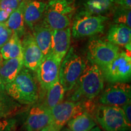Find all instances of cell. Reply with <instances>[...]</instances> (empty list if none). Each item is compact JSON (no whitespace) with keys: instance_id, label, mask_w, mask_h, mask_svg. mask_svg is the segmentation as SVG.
Masks as SVG:
<instances>
[{"instance_id":"6da1fadb","label":"cell","mask_w":131,"mask_h":131,"mask_svg":"<svg viewBox=\"0 0 131 131\" xmlns=\"http://www.w3.org/2000/svg\"><path fill=\"white\" fill-rule=\"evenodd\" d=\"M40 84L32 70L23 66L12 82L5 85V91L21 104H31L40 97Z\"/></svg>"},{"instance_id":"7a4b0ae2","label":"cell","mask_w":131,"mask_h":131,"mask_svg":"<svg viewBox=\"0 0 131 131\" xmlns=\"http://www.w3.org/2000/svg\"><path fill=\"white\" fill-rule=\"evenodd\" d=\"M86 63V68L77 83L72 100L77 101L79 98L94 99L101 93L104 88V77L98 65Z\"/></svg>"},{"instance_id":"3957f363","label":"cell","mask_w":131,"mask_h":131,"mask_svg":"<svg viewBox=\"0 0 131 131\" xmlns=\"http://www.w3.org/2000/svg\"><path fill=\"white\" fill-rule=\"evenodd\" d=\"M75 9L68 0H49L46 4L42 21L52 29L60 30L69 27Z\"/></svg>"},{"instance_id":"277c9868","label":"cell","mask_w":131,"mask_h":131,"mask_svg":"<svg viewBox=\"0 0 131 131\" xmlns=\"http://www.w3.org/2000/svg\"><path fill=\"white\" fill-rule=\"evenodd\" d=\"M86 66V61L73 47L69 49L61 61L59 72V81L65 91H70L75 88Z\"/></svg>"},{"instance_id":"5b68a950","label":"cell","mask_w":131,"mask_h":131,"mask_svg":"<svg viewBox=\"0 0 131 131\" xmlns=\"http://www.w3.org/2000/svg\"><path fill=\"white\" fill-rule=\"evenodd\" d=\"M95 119L104 131L130 130L123 111L119 106L101 104L96 109Z\"/></svg>"},{"instance_id":"8992f818","label":"cell","mask_w":131,"mask_h":131,"mask_svg":"<svg viewBox=\"0 0 131 131\" xmlns=\"http://www.w3.org/2000/svg\"><path fill=\"white\" fill-rule=\"evenodd\" d=\"M103 77L111 83L130 81L131 57L128 52L120 51L112 61L100 68Z\"/></svg>"},{"instance_id":"52a82bcc","label":"cell","mask_w":131,"mask_h":131,"mask_svg":"<svg viewBox=\"0 0 131 131\" xmlns=\"http://www.w3.org/2000/svg\"><path fill=\"white\" fill-rule=\"evenodd\" d=\"M119 52L118 46L107 40L94 38L88 43V59L100 68H102L112 61Z\"/></svg>"},{"instance_id":"ba28073f","label":"cell","mask_w":131,"mask_h":131,"mask_svg":"<svg viewBox=\"0 0 131 131\" xmlns=\"http://www.w3.org/2000/svg\"><path fill=\"white\" fill-rule=\"evenodd\" d=\"M109 18L104 15H88L75 18L71 29L74 38L93 37L103 33Z\"/></svg>"},{"instance_id":"9c48e42d","label":"cell","mask_w":131,"mask_h":131,"mask_svg":"<svg viewBox=\"0 0 131 131\" xmlns=\"http://www.w3.org/2000/svg\"><path fill=\"white\" fill-rule=\"evenodd\" d=\"M61 60L49 52L42 58L37 70V78L40 86L46 91L59 80V72Z\"/></svg>"},{"instance_id":"30bf717a","label":"cell","mask_w":131,"mask_h":131,"mask_svg":"<svg viewBox=\"0 0 131 131\" xmlns=\"http://www.w3.org/2000/svg\"><path fill=\"white\" fill-rule=\"evenodd\" d=\"M50 110L51 123L55 131H60L73 116L83 111V106L80 101H61Z\"/></svg>"},{"instance_id":"8fae6325","label":"cell","mask_w":131,"mask_h":131,"mask_svg":"<svg viewBox=\"0 0 131 131\" xmlns=\"http://www.w3.org/2000/svg\"><path fill=\"white\" fill-rule=\"evenodd\" d=\"M131 87L127 83L118 82L109 85L100 96V102L103 105L122 107L130 101Z\"/></svg>"},{"instance_id":"7c38bea8","label":"cell","mask_w":131,"mask_h":131,"mask_svg":"<svg viewBox=\"0 0 131 131\" xmlns=\"http://www.w3.org/2000/svg\"><path fill=\"white\" fill-rule=\"evenodd\" d=\"M21 40L23 65L32 71L37 70L44 55L30 32L24 34Z\"/></svg>"},{"instance_id":"4fadbf2b","label":"cell","mask_w":131,"mask_h":131,"mask_svg":"<svg viewBox=\"0 0 131 131\" xmlns=\"http://www.w3.org/2000/svg\"><path fill=\"white\" fill-rule=\"evenodd\" d=\"M51 123L50 110L43 104L33 106L25 122L26 131H40Z\"/></svg>"},{"instance_id":"5bb4252c","label":"cell","mask_w":131,"mask_h":131,"mask_svg":"<svg viewBox=\"0 0 131 131\" xmlns=\"http://www.w3.org/2000/svg\"><path fill=\"white\" fill-rule=\"evenodd\" d=\"M113 6V0H82L75 13V18L88 15H103Z\"/></svg>"},{"instance_id":"9a60e30c","label":"cell","mask_w":131,"mask_h":131,"mask_svg":"<svg viewBox=\"0 0 131 131\" xmlns=\"http://www.w3.org/2000/svg\"><path fill=\"white\" fill-rule=\"evenodd\" d=\"M70 38L71 29L70 27L53 30L50 52L62 61L70 49Z\"/></svg>"},{"instance_id":"2e32d148","label":"cell","mask_w":131,"mask_h":131,"mask_svg":"<svg viewBox=\"0 0 131 131\" xmlns=\"http://www.w3.org/2000/svg\"><path fill=\"white\" fill-rule=\"evenodd\" d=\"M47 3L40 0H27L24 10V19L31 30L36 24L40 22L45 14Z\"/></svg>"},{"instance_id":"e0dca14e","label":"cell","mask_w":131,"mask_h":131,"mask_svg":"<svg viewBox=\"0 0 131 131\" xmlns=\"http://www.w3.org/2000/svg\"><path fill=\"white\" fill-rule=\"evenodd\" d=\"M32 31V35L39 48L44 56L46 55L50 52L51 48L53 30L41 19L40 22L34 26Z\"/></svg>"},{"instance_id":"ac0fdd59","label":"cell","mask_w":131,"mask_h":131,"mask_svg":"<svg viewBox=\"0 0 131 131\" xmlns=\"http://www.w3.org/2000/svg\"><path fill=\"white\" fill-rule=\"evenodd\" d=\"M23 66V57L3 60L0 65V77L4 84L12 82Z\"/></svg>"},{"instance_id":"d6986e66","label":"cell","mask_w":131,"mask_h":131,"mask_svg":"<svg viewBox=\"0 0 131 131\" xmlns=\"http://www.w3.org/2000/svg\"><path fill=\"white\" fill-rule=\"evenodd\" d=\"M27 0H23L19 6L12 12L4 23L9 29L21 38L26 33L25 23L24 19V10Z\"/></svg>"},{"instance_id":"ffe728a7","label":"cell","mask_w":131,"mask_h":131,"mask_svg":"<svg viewBox=\"0 0 131 131\" xmlns=\"http://www.w3.org/2000/svg\"><path fill=\"white\" fill-rule=\"evenodd\" d=\"M107 40L118 46L125 47L131 42L130 27L122 24L111 26L107 32Z\"/></svg>"},{"instance_id":"44dd1931","label":"cell","mask_w":131,"mask_h":131,"mask_svg":"<svg viewBox=\"0 0 131 131\" xmlns=\"http://www.w3.org/2000/svg\"><path fill=\"white\" fill-rule=\"evenodd\" d=\"M67 127L71 131H89L96 126V122L89 113H78L67 123Z\"/></svg>"},{"instance_id":"7402d4cb","label":"cell","mask_w":131,"mask_h":131,"mask_svg":"<svg viewBox=\"0 0 131 131\" xmlns=\"http://www.w3.org/2000/svg\"><path fill=\"white\" fill-rule=\"evenodd\" d=\"M0 53L3 60L23 57L20 38L13 33L9 41L0 49Z\"/></svg>"},{"instance_id":"603a6c76","label":"cell","mask_w":131,"mask_h":131,"mask_svg":"<svg viewBox=\"0 0 131 131\" xmlns=\"http://www.w3.org/2000/svg\"><path fill=\"white\" fill-rule=\"evenodd\" d=\"M45 92V99L42 104L48 109H51L54 106L63 101L66 91L58 80Z\"/></svg>"},{"instance_id":"cb8c5ba5","label":"cell","mask_w":131,"mask_h":131,"mask_svg":"<svg viewBox=\"0 0 131 131\" xmlns=\"http://www.w3.org/2000/svg\"><path fill=\"white\" fill-rule=\"evenodd\" d=\"M20 107V105L6 91H0V120L12 115Z\"/></svg>"},{"instance_id":"d4e9b609","label":"cell","mask_w":131,"mask_h":131,"mask_svg":"<svg viewBox=\"0 0 131 131\" xmlns=\"http://www.w3.org/2000/svg\"><path fill=\"white\" fill-rule=\"evenodd\" d=\"M131 10L119 6H115L113 12V20L115 24H122L131 27Z\"/></svg>"},{"instance_id":"484cf974","label":"cell","mask_w":131,"mask_h":131,"mask_svg":"<svg viewBox=\"0 0 131 131\" xmlns=\"http://www.w3.org/2000/svg\"><path fill=\"white\" fill-rule=\"evenodd\" d=\"M12 34V31L5 25L4 23H0V49L9 41Z\"/></svg>"},{"instance_id":"4316f807","label":"cell","mask_w":131,"mask_h":131,"mask_svg":"<svg viewBox=\"0 0 131 131\" xmlns=\"http://www.w3.org/2000/svg\"><path fill=\"white\" fill-rule=\"evenodd\" d=\"M16 128V119L7 118L0 120V131H15Z\"/></svg>"},{"instance_id":"83f0119b","label":"cell","mask_w":131,"mask_h":131,"mask_svg":"<svg viewBox=\"0 0 131 131\" xmlns=\"http://www.w3.org/2000/svg\"><path fill=\"white\" fill-rule=\"evenodd\" d=\"M23 0H0V9L13 12L19 6Z\"/></svg>"},{"instance_id":"f1b7e54d","label":"cell","mask_w":131,"mask_h":131,"mask_svg":"<svg viewBox=\"0 0 131 131\" xmlns=\"http://www.w3.org/2000/svg\"><path fill=\"white\" fill-rule=\"evenodd\" d=\"M123 111L127 123L131 126V103L130 101L121 107Z\"/></svg>"},{"instance_id":"f546056e","label":"cell","mask_w":131,"mask_h":131,"mask_svg":"<svg viewBox=\"0 0 131 131\" xmlns=\"http://www.w3.org/2000/svg\"><path fill=\"white\" fill-rule=\"evenodd\" d=\"M114 5L127 9L131 8V0H113Z\"/></svg>"},{"instance_id":"4dcf8cb0","label":"cell","mask_w":131,"mask_h":131,"mask_svg":"<svg viewBox=\"0 0 131 131\" xmlns=\"http://www.w3.org/2000/svg\"><path fill=\"white\" fill-rule=\"evenodd\" d=\"M11 13L12 12L8 10L0 9V23L6 22Z\"/></svg>"},{"instance_id":"1f68e13d","label":"cell","mask_w":131,"mask_h":131,"mask_svg":"<svg viewBox=\"0 0 131 131\" xmlns=\"http://www.w3.org/2000/svg\"><path fill=\"white\" fill-rule=\"evenodd\" d=\"M40 131H55V130L50 124H49V126H47L45 127V128H43Z\"/></svg>"},{"instance_id":"d6a6232c","label":"cell","mask_w":131,"mask_h":131,"mask_svg":"<svg viewBox=\"0 0 131 131\" xmlns=\"http://www.w3.org/2000/svg\"><path fill=\"white\" fill-rule=\"evenodd\" d=\"M0 91H5V85L0 77Z\"/></svg>"},{"instance_id":"836d02e7","label":"cell","mask_w":131,"mask_h":131,"mask_svg":"<svg viewBox=\"0 0 131 131\" xmlns=\"http://www.w3.org/2000/svg\"><path fill=\"white\" fill-rule=\"evenodd\" d=\"M89 131H102V130H101V129L100 128V127L96 125V126H95L94 128H92L91 130H90Z\"/></svg>"},{"instance_id":"e575fe53","label":"cell","mask_w":131,"mask_h":131,"mask_svg":"<svg viewBox=\"0 0 131 131\" xmlns=\"http://www.w3.org/2000/svg\"><path fill=\"white\" fill-rule=\"evenodd\" d=\"M60 131H71V130H70V129L68 128V127L64 126L63 128H62Z\"/></svg>"},{"instance_id":"d590c367","label":"cell","mask_w":131,"mask_h":131,"mask_svg":"<svg viewBox=\"0 0 131 131\" xmlns=\"http://www.w3.org/2000/svg\"><path fill=\"white\" fill-rule=\"evenodd\" d=\"M3 59L2 58V57H1V53H0V63H2V62L3 61Z\"/></svg>"},{"instance_id":"8d00e7d4","label":"cell","mask_w":131,"mask_h":131,"mask_svg":"<svg viewBox=\"0 0 131 131\" xmlns=\"http://www.w3.org/2000/svg\"><path fill=\"white\" fill-rule=\"evenodd\" d=\"M68 1H72L73 0H68Z\"/></svg>"},{"instance_id":"74e56055","label":"cell","mask_w":131,"mask_h":131,"mask_svg":"<svg viewBox=\"0 0 131 131\" xmlns=\"http://www.w3.org/2000/svg\"><path fill=\"white\" fill-rule=\"evenodd\" d=\"M126 131H130V130H126Z\"/></svg>"}]
</instances>
